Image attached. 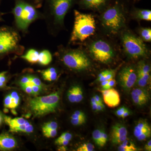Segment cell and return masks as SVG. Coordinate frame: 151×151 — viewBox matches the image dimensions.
Listing matches in <instances>:
<instances>
[{"instance_id":"7c38bea8","label":"cell","mask_w":151,"mask_h":151,"mask_svg":"<svg viewBox=\"0 0 151 151\" xmlns=\"http://www.w3.org/2000/svg\"><path fill=\"white\" fill-rule=\"evenodd\" d=\"M134 135L139 141H142L150 137L151 129L147 122L145 120L138 121L134 129Z\"/></svg>"},{"instance_id":"4316f807","label":"cell","mask_w":151,"mask_h":151,"mask_svg":"<svg viewBox=\"0 0 151 151\" xmlns=\"http://www.w3.org/2000/svg\"><path fill=\"white\" fill-rule=\"evenodd\" d=\"M8 79V72L7 71L0 72V89L4 88Z\"/></svg>"},{"instance_id":"1f68e13d","label":"cell","mask_w":151,"mask_h":151,"mask_svg":"<svg viewBox=\"0 0 151 151\" xmlns=\"http://www.w3.org/2000/svg\"><path fill=\"white\" fill-rule=\"evenodd\" d=\"M94 145L90 143H86L81 145L77 149L78 151H94Z\"/></svg>"},{"instance_id":"9c48e42d","label":"cell","mask_w":151,"mask_h":151,"mask_svg":"<svg viewBox=\"0 0 151 151\" xmlns=\"http://www.w3.org/2000/svg\"><path fill=\"white\" fill-rule=\"evenodd\" d=\"M89 52L92 58L101 63L107 64L113 60L114 52L112 47L104 40L94 42L89 47Z\"/></svg>"},{"instance_id":"836d02e7","label":"cell","mask_w":151,"mask_h":151,"mask_svg":"<svg viewBox=\"0 0 151 151\" xmlns=\"http://www.w3.org/2000/svg\"><path fill=\"white\" fill-rule=\"evenodd\" d=\"M44 136L47 138L54 137L57 134V129L46 130L42 131Z\"/></svg>"},{"instance_id":"603a6c76","label":"cell","mask_w":151,"mask_h":151,"mask_svg":"<svg viewBox=\"0 0 151 151\" xmlns=\"http://www.w3.org/2000/svg\"><path fill=\"white\" fill-rule=\"evenodd\" d=\"M9 94L11 95V100L8 109L14 110L19 106L20 99L18 94L16 92L13 91Z\"/></svg>"},{"instance_id":"cb8c5ba5","label":"cell","mask_w":151,"mask_h":151,"mask_svg":"<svg viewBox=\"0 0 151 151\" xmlns=\"http://www.w3.org/2000/svg\"><path fill=\"white\" fill-rule=\"evenodd\" d=\"M116 74V70H104L103 76L97 78V81L101 82L105 80H110L113 78Z\"/></svg>"},{"instance_id":"4dcf8cb0","label":"cell","mask_w":151,"mask_h":151,"mask_svg":"<svg viewBox=\"0 0 151 151\" xmlns=\"http://www.w3.org/2000/svg\"><path fill=\"white\" fill-rule=\"evenodd\" d=\"M83 98L84 97H83V92L81 87L79 86H76L75 103H80L83 100Z\"/></svg>"},{"instance_id":"60d3db41","label":"cell","mask_w":151,"mask_h":151,"mask_svg":"<svg viewBox=\"0 0 151 151\" xmlns=\"http://www.w3.org/2000/svg\"><path fill=\"white\" fill-rule=\"evenodd\" d=\"M127 136H123V137H120L116 138L115 139L112 140V142L113 144L115 145H118V144H121L125 140L127 139Z\"/></svg>"},{"instance_id":"ee69618b","label":"cell","mask_w":151,"mask_h":151,"mask_svg":"<svg viewBox=\"0 0 151 151\" xmlns=\"http://www.w3.org/2000/svg\"><path fill=\"white\" fill-rule=\"evenodd\" d=\"M45 0H32V4L37 8H40Z\"/></svg>"},{"instance_id":"4fadbf2b","label":"cell","mask_w":151,"mask_h":151,"mask_svg":"<svg viewBox=\"0 0 151 151\" xmlns=\"http://www.w3.org/2000/svg\"><path fill=\"white\" fill-rule=\"evenodd\" d=\"M131 96L133 102L139 106L146 105L150 99V94L146 89L143 88H136L132 90Z\"/></svg>"},{"instance_id":"74e56055","label":"cell","mask_w":151,"mask_h":151,"mask_svg":"<svg viewBox=\"0 0 151 151\" xmlns=\"http://www.w3.org/2000/svg\"><path fill=\"white\" fill-rule=\"evenodd\" d=\"M32 85H29V84H22L20 86H21L22 89L25 92H26L27 94H33Z\"/></svg>"},{"instance_id":"bcb514c9","label":"cell","mask_w":151,"mask_h":151,"mask_svg":"<svg viewBox=\"0 0 151 151\" xmlns=\"http://www.w3.org/2000/svg\"><path fill=\"white\" fill-rule=\"evenodd\" d=\"M145 150L147 151H151V140H149L145 147Z\"/></svg>"},{"instance_id":"ab89813d","label":"cell","mask_w":151,"mask_h":151,"mask_svg":"<svg viewBox=\"0 0 151 151\" xmlns=\"http://www.w3.org/2000/svg\"><path fill=\"white\" fill-rule=\"evenodd\" d=\"M32 89L33 94V95H37L40 94L41 91L42 87L37 86V85L33 84L31 86Z\"/></svg>"},{"instance_id":"d6986e66","label":"cell","mask_w":151,"mask_h":151,"mask_svg":"<svg viewBox=\"0 0 151 151\" xmlns=\"http://www.w3.org/2000/svg\"><path fill=\"white\" fill-rule=\"evenodd\" d=\"M4 121L7 125L9 127V129H13L19 125L24 124L27 121L23 118H16L12 119L6 116H4Z\"/></svg>"},{"instance_id":"816d5d0a","label":"cell","mask_w":151,"mask_h":151,"mask_svg":"<svg viewBox=\"0 0 151 151\" xmlns=\"http://www.w3.org/2000/svg\"><path fill=\"white\" fill-rule=\"evenodd\" d=\"M67 147L65 146H60L58 149V151H65L67 150Z\"/></svg>"},{"instance_id":"b9f144b4","label":"cell","mask_w":151,"mask_h":151,"mask_svg":"<svg viewBox=\"0 0 151 151\" xmlns=\"http://www.w3.org/2000/svg\"><path fill=\"white\" fill-rule=\"evenodd\" d=\"M69 141L65 140H56L55 141V144L59 146H67L69 144Z\"/></svg>"},{"instance_id":"d6a6232c","label":"cell","mask_w":151,"mask_h":151,"mask_svg":"<svg viewBox=\"0 0 151 151\" xmlns=\"http://www.w3.org/2000/svg\"><path fill=\"white\" fill-rule=\"evenodd\" d=\"M29 77L30 81L35 85L42 87V84L39 78L32 74H29Z\"/></svg>"},{"instance_id":"5bb4252c","label":"cell","mask_w":151,"mask_h":151,"mask_svg":"<svg viewBox=\"0 0 151 151\" xmlns=\"http://www.w3.org/2000/svg\"><path fill=\"white\" fill-rule=\"evenodd\" d=\"M16 140L12 135L6 132L0 134V151H9L16 147Z\"/></svg>"},{"instance_id":"44dd1931","label":"cell","mask_w":151,"mask_h":151,"mask_svg":"<svg viewBox=\"0 0 151 151\" xmlns=\"http://www.w3.org/2000/svg\"><path fill=\"white\" fill-rule=\"evenodd\" d=\"M118 149L119 151H136L137 150L134 144L128 138L122 143Z\"/></svg>"},{"instance_id":"3957f363","label":"cell","mask_w":151,"mask_h":151,"mask_svg":"<svg viewBox=\"0 0 151 151\" xmlns=\"http://www.w3.org/2000/svg\"><path fill=\"white\" fill-rule=\"evenodd\" d=\"M24 49L19 32L15 28L0 27V59L12 54L21 55Z\"/></svg>"},{"instance_id":"ba28073f","label":"cell","mask_w":151,"mask_h":151,"mask_svg":"<svg viewBox=\"0 0 151 151\" xmlns=\"http://www.w3.org/2000/svg\"><path fill=\"white\" fill-rule=\"evenodd\" d=\"M124 51L129 57L138 58L146 56L147 50L142 40L130 33L126 32L122 36Z\"/></svg>"},{"instance_id":"7bdbcfd3","label":"cell","mask_w":151,"mask_h":151,"mask_svg":"<svg viewBox=\"0 0 151 151\" xmlns=\"http://www.w3.org/2000/svg\"><path fill=\"white\" fill-rule=\"evenodd\" d=\"M127 109L125 107H122L119 108L116 111V115L119 117H122V115Z\"/></svg>"},{"instance_id":"f5cc1de1","label":"cell","mask_w":151,"mask_h":151,"mask_svg":"<svg viewBox=\"0 0 151 151\" xmlns=\"http://www.w3.org/2000/svg\"><path fill=\"white\" fill-rule=\"evenodd\" d=\"M4 121V116H3L2 113L0 112V127L2 124L3 122Z\"/></svg>"},{"instance_id":"f1b7e54d","label":"cell","mask_w":151,"mask_h":151,"mask_svg":"<svg viewBox=\"0 0 151 151\" xmlns=\"http://www.w3.org/2000/svg\"><path fill=\"white\" fill-rule=\"evenodd\" d=\"M76 86H72L68 92V98L70 103H75Z\"/></svg>"},{"instance_id":"e0dca14e","label":"cell","mask_w":151,"mask_h":151,"mask_svg":"<svg viewBox=\"0 0 151 151\" xmlns=\"http://www.w3.org/2000/svg\"><path fill=\"white\" fill-rule=\"evenodd\" d=\"M39 53L40 51L37 50L30 49L24 55H22L20 57L29 63L34 64L38 63Z\"/></svg>"},{"instance_id":"83f0119b","label":"cell","mask_w":151,"mask_h":151,"mask_svg":"<svg viewBox=\"0 0 151 151\" xmlns=\"http://www.w3.org/2000/svg\"><path fill=\"white\" fill-rule=\"evenodd\" d=\"M138 71H141L143 73H150L151 71L150 67L145 63L140 62L139 63L138 66Z\"/></svg>"},{"instance_id":"9a60e30c","label":"cell","mask_w":151,"mask_h":151,"mask_svg":"<svg viewBox=\"0 0 151 151\" xmlns=\"http://www.w3.org/2000/svg\"><path fill=\"white\" fill-rule=\"evenodd\" d=\"M109 0H80L79 5L84 8L99 10L107 5Z\"/></svg>"},{"instance_id":"5b68a950","label":"cell","mask_w":151,"mask_h":151,"mask_svg":"<svg viewBox=\"0 0 151 151\" xmlns=\"http://www.w3.org/2000/svg\"><path fill=\"white\" fill-rule=\"evenodd\" d=\"M74 22L69 43L83 42L93 35L96 29L94 17L90 14L74 10Z\"/></svg>"},{"instance_id":"f907efd6","label":"cell","mask_w":151,"mask_h":151,"mask_svg":"<svg viewBox=\"0 0 151 151\" xmlns=\"http://www.w3.org/2000/svg\"><path fill=\"white\" fill-rule=\"evenodd\" d=\"M74 114L76 115H78V116H82V117H85L86 118V116H85L84 113L83 112H81L80 111H75L74 113Z\"/></svg>"},{"instance_id":"2e32d148","label":"cell","mask_w":151,"mask_h":151,"mask_svg":"<svg viewBox=\"0 0 151 151\" xmlns=\"http://www.w3.org/2000/svg\"><path fill=\"white\" fill-rule=\"evenodd\" d=\"M127 134L128 132L126 127L121 124H116L112 128L111 132V141L123 136H127Z\"/></svg>"},{"instance_id":"7a4b0ae2","label":"cell","mask_w":151,"mask_h":151,"mask_svg":"<svg viewBox=\"0 0 151 151\" xmlns=\"http://www.w3.org/2000/svg\"><path fill=\"white\" fill-rule=\"evenodd\" d=\"M14 19L15 28L26 35L29 26L39 19H43L42 12L39 11L32 4L24 0H16L12 11Z\"/></svg>"},{"instance_id":"6da1fadb","label":"cell","mask_w":151,"mask_h":151,"mask_svg":"<svg viewBox=\"0 0 151 151\" xmlns=\"http://www.w3.org/2000/svg\"><path fill=\"white\" fill-rule=\"evenodd\" d=\"M43 20L48 33L55 36L64 26L65 17L75 0H45Z\"/></svg>"},{"instance_id":"484cf974","label":"cell","mask_w":151,"mask_h":151,"mask_svg":"<svg viewBox=\"0 0 151 151\" xmlns=\"http://www.w3.org/2000/svg\"><path fill=\"white\" fill-rule=\"evenodd\" d=\"M101 130L99 129L94 130L92 133V136L93 140L94 142L96 143V145L99 147H102L101 145Z\"/></svg>"},{"instance_id":"d590c367","label":"cell","mask_w":151,"mask_h":151,"mask_svg":"<svg viewBox=\"0 0 151 151\" xmlns=\"http://www.w3.org/2000/svg\"><path fill=\"white\" fill-rule=\"evenodd\" d=\"M72 136L71 134L69 132H64L60 135L59 137L58 138L57 140H65L70 141L72 139Z\"/></svg>"},{"instance_id":"db71d44e","label":"cell","mask_w":151,"mask_h":151,"mask_svg":"<svg viewBox=\"0 0 151 151\" xmlns=\"http://www.w3.org/2000/svg\"><path fill=\"white\" fill-rule=\"evenodd\" d=\"M92 109L93 111L95 112H97V103H95V104H92Z\"/></svg>"},{"instance_id":"ac0fdd59","label":"cell","mask_w":151,"mask_h":151,"mask_svg":"<svg viewBox=\"0 0 151 151\" xmlns=\"http://www.w3.org/2000/svg\"><path fill=\"white\" fill-rule=\"evenodd\" d=\"M41 74L42 78L46 81H52L56 80L58 78V73L55 68H48L45 70H41Z\"/></svg>"},{"instance_id":"681fc988","label":"cell","mask_w":151,"mask_h":151,"mask_svg":"<svg viewBox=\"0 0 151 151\" xmlns=\"http://www.w3.org/2000/svg\"><path fill=\"white\" fill-rule=\"evenodd\" d=\"M130 114V112L128 109H127L126 111H125V112L124 113V114H123L122 116V118H123V119H125V118H127V117H128L129 116Z\"/></svg>"},{"instance_id":"ffe728a7","label":"cell","mask_w":151,"mask_h":151,"mask_svg":"<svg viewBox=\"0 0 151 151\" xmlns=\"http://www.w3.org/2000/svg\"><path fill=\"white\" fill-rule=\"evenodd\" d=\"M52 60V55L47 50H43L40 51L38 63L42 65H48Z\"/></svg>"},{"instance_id":"f6af8a7d","label":"cell","mask_w":151,"mask_h":151,"mask_svg":"<svg viewBox=\"0 0 151 151\" xmlns=\"http://www.w3.org/2000/svg\"><path fill=\"white\" fill-rule=\"evenodd\" d=\"M108 85L110 86V88H111L116 85V81L115 79L113 78L110 79L109 82H108Z\"/></svg>"},{"instance_id":"f546056e","label":"cell","mask_w":151,"mask_h":151,"mask_svg":"<svg viewBox=\"0 0 151 151\" xmlns=\"http://www.w3.org/2000/svg\"><path fill=\"white\" fill-rule=\"evenodd\" d=\"M58 127L57 123L55 122H50L45 123L42 127V131L46 130L57 129Z\"/></svg>"},{"instance_id":"8fae6325","label":"cell","mask_w":151,"mask_h":151,"mask_svg":"<svg viewBox=\"0 0 151 151\" xmlns=\"http://www.w3.org/2000/svg\"><path fill=\"white\" fill-rule=\"evenodd\" d=\"M99 91L103 95V100L106 105L111 108L119 106L120 103V96L119 92L114 88L102 89Z\"/></svg>"},{"instance_id":"e575fe53","label":"cell","mask_w":151,"mask_h":151,"mask_svg":"<svg viewBox=\"0 0 151 151\" xmlns=\"http://www.w3.org/2000/svg\"><path fill=\"white\" fill-rule=\"evenodd\" d=\"M71 124L74 126H80L85 124L86 122V118H80L77 119H71Z\"/></svg>"},{"instance_id":"f35d334b","label":"cell","mask_w":151,"mask_h":151,"mask_svg":"<svg viewBox=\"0 0 151 151\" xmlns=\"http://www.w3.org/2000/svg\"><path fill=\"white\" fill-rule=\"evenodd\" d=\"M137 82L138 85L141 87H145L150 83L149 81H146L145 79L139 76L137 77Z\"/></svg>"},{"instance_id":"8d00e7d4","label":"cell","mask_w":151,"mask_h":151,"mask_svg":"<svg viewBox=\"0 0 151 151\" xmlns=\"http://www.w3.org/2000/svg\"><path fill=\"white\" fill-rule=\"evenodd\" d=\"M101 140L102 147H104L108 140V135L103 130H101Z\"/></svg>"},{"instance_id":"11a10c76","label":"cell","mask_w":151,"mask_h":151,"mask_svg":"<svg viewBox=\"0 0 151 151\" xmlns=\"http://www.w3.org/2000/svg\"><path fill=\"white\" fill-rule=\"evenodd\" d=\"M109 80H105V81H102V82H101V86H102V87L103 86H105L106 84H108V82H109Z\"/></svg>"},{"instance_id":"d4e9b609","label":"cell","mask_w":151,"mask_h":151,"mask_svg":"<svg viewBox=\"0 0 151 151\" xmlns=\"http://www.w3.org/2000/svg\"><path fill=\"white\" fill-rule=\"evenodd\" d=\"M140 35L143 40L146 42H151V28H145L142 29L140 31Z\"/></svg>"},{"instance_id":"6f0895ef","label":"cell","mask_w":151,"mask_h":151,"mask_svg":"<svg viewBox=\"0 0 151 151\" xmlns=\"http://www.w3.org/2000/svg\"><path fill=\"white\" fill-rule=\"evenodd\" d=\"M0 2H1V0H0ZM3 14L0 11V22H4V20L3 18Z\"/></svg>"},{"instance_id":"277c9868","label":"cell","mask_w":151,"mask_h":151,"mask_svg":"<svg viewBox=\"0 0 151 151\" xmlns=\"http://www.w3.org/2000/svg\"><path fill=\"white\" fill-rule=\"evenodd\" d=\"M56 55L65 67L76 72L87 70L91 66V62L85 52L78 49L58 47Z\"/></svg>"},{"instance_id":"c3c4849f","label":"cell","mask_w":151,"mask_h":151,"mask_svg":"<svg viewBox=\"0 0 151 151\" xmlns=\"http://www.w3.org/2000/svg\"><path fill=\"white\" fill-rule=\"evenodd\" d=\"M94 98H95V100H96V102L97 103V104H101L103 103V101H102V99L100 98V97H99L98 95H95L94 96Z\"/></svg>"},{"instance_id":"7402d4cb","label":"cell","mask_w":151,"mask_h":151,"mask_svg":"<svg viewBox=\"0 0 151 151\" xmlns=\"http://www.w3.org/2000/svg\"><path fill=\"white\" fill-rule=\"evenodd\" d=\"M136 14L137 18L147 21H151V11L150 10H137Z\"/></svg>"},{"instance_id":"9f6ffc18","label":"cell","mask_w":151,"mask_h":151,"mask_svg":"<svg viewBox=\"0 0 151 151\" xmlns=\"http://www.w3.org/2000/svg\"><path fill=\"white\" fill-rule=\"evenodd\" d=\"M91 103L92 104H95V103H97L96 102V100H95V98L94 97H92L91 99Z\"/></svg>"},{"instance_id":"8992f818","label":"cell","mask_w":151,"mask_h":151,"mask_svg":"<svg viewBox=\"0 0 151 151\" xmlns=\"http://www.w3.org/2000/svg\"><path fill=\"white\" fill-rule=\"evenodd\" d=\"M102 24L111 33L116 34L124 27L125 19L121 4L116 2L104 12L101 17Z\"/></svg>"},{"instance_id":"52a82bcc","label":"cell","mask_w":151,"mask_h":151,"mask_svg":"<svg viewBox=\"0 0 151 151\" xmlns=\"http://www.w3.org/2000/svg\"><path fill=\"white\" fill-rule=\"evenodd\" d=\"M58 92L42 97H36L30 100L29 106L34 116L41 117L55 112L59 103Z\"/></svg>"},{"instance_id":"7dc6e473","label":"cell","mask_w":151,"mask_h":151,"mask_svg":"<svg viewBox=\"0 0 151 151\" xmlns=\"http://www.w3.org/2000/svg\"><path fill=\"white\" fill-rule=\"evenodd\" d=\"M104 109H105V106L103 105V103L97 104V112L103 111Z\"/></svg>"},{"instance_id":"30bf717a","label":"cell","mask_w":151,"mask_h":151,"mask_svg":"<svg viewBox=\"0 0 151 151\" xmlns=\"http://www.w3.org/2000/svg\"><path fill=\"white\" fill-rule=\"evenodd\" d=\"M137 73L132 66H127L122 68L119 74L120 84L125 90H129L134 86L137 80Z\"/></svg>"}]
</instances>
